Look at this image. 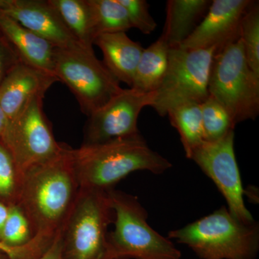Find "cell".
I'll return each instance as SVG.
<instances>
[{
    "label": "cell",
    "instance_id": "cell-1",
    "mask_svg": "<svg viewBox=\"0 0 259 259\" xmlns=\"http://www.w3.org/2000/svg\"><path fill=\"white\" fill-rule=\"evenodd\" d=\"M72 150L66 146L56 157L23 175L16 205L31 226L33 238L28 245L38 258L62 231L79 194Z\"/></svg>",
    "mask_w": 259,
    "mask_h": 259
},
{
    "label": "cell",
    "instance_id": "cell-2",
    "mask_svg": "<svg viewBox=\"0 0 259 259\" xmlns=\"http://www.w3.org/2000/svg\"><path fill=\"white\" fill-rule=\"evenodd\" d=\"M79 189L108 192L130 174L148 171L161 175L172 163L151 149L141 134L72 150Z\"/></svg>",
    "mask_w": 259,
    "mask_h": 259
},
{
    "label": "cell",
    "instance_id": "cell-3",
    "mask_svg": "<svg viewBox=\"0 0 259 259\" xmlns=\"http://www.w3.org/2000/svg\"><path fill=\"white\" fill-rule=\"evenodd\" d=\"M168 238L187 245L201 259H255L259 250V224L242 223L222 206L170 231Z\"/></svg>",
    "mask_w": 259,
    "mask_h": 259
},
{
    "label": "cell",
    "instance_id": "cell-4",
    "mask_svg": "<svg viewBox=\"0 0 259 259\" xmlns=\"http://www.w3.org/2000/svg\"><path fill=\"white\" fill-rule=\"evenodd\" d=\"M115 228L108 242L115 259H181L175 243L149 226L148 212L132 194L108 191Z\"/></svg>",
    "mask_w": 259,
    "mask_h": 259
},
{
    "label": "cell",
    "instance_id": "cell-5",
    "mask_svg": "<svg viewBox=\"0 0 259 259\" xmlns=\"http://www.w3.org/2000/svg\"><path fill=\"white\" fill-rule=\"evenodd\" d=\"M114 211L107 192L79 189L62 231V259H115L108 242Z\"/></svg>",
    "mask_w": 259,
    "mask_h": 259
},
{
    "label": "cell",
    "instance_id": "cell-6",
    "mask_svg": "<svg viewBox=\"0 0 259 259\" xmlns=\"http://www.w3.org/2000/svg\"><path fill=\"white\" fill-rule=\"evenodd\" d=\"M208 93L226 109L235 127L258 117L259 76L248 66L240 39L214 54Z\"/></svg>",
    "mask_w": 259,
    "mask_h": 259
},
{
    "label": "cell",
    "instance_id": "cell-7",
    "mask_svg": "<svg viewBox=\"0 0 259 259\" xmlns=\"http://www.w3.org/2000/svg\"><path fill=\"white\" fill-rule=\"evenodd\" d=\"M54 75L69 88L84 115H91L120 93V81L95 56L82 47L56 48Z\"/></svg>",
    "mask_w": 259,
    "mask_h": 259
},
{
    "label": "cell",
    "instance_id": "cell-8",
    "mask_svg": "<svg viewBox=\"0 0 259 259\" xmlns=\"http://www.w3.org/2000/svg\"><path fill=\"white\" fill-rule=\"evenodd\" d=\"M215 49H169L168 67L156 91L153 107L158 115L186 103H202L209 96L208 83Z\"/></svg>",
    "mask_w": 259,
    "mask_h": 259
},
{
    "label": "cell",
    "instance_id": "cell-9",
    "mask_svg": "<svg viewBox=\"0 0 259 259\" xmlns=\"http://www.w3.org/2000/svg\"><path fill=\"white\" fill-rule=\"evenodd\" d=\"M42 99L36 97L14 118L8 121L0 138L14 158L22 175L50 161L66 145L57 142L42 110Z\"/></svg>",
    "mask_w": 259,
    "mask_h": 259
},
{
    "label": "cell",
    "instance_id": "cell-10",
    "mask_svg": "<svg viewBox=\"0 0 259 259\" xmlns=\"http://www.w3.org/2000/svg\"><path fill=\"white\" fill-rule=\"evenodd\" d=\"M234 139L233 130L217 141H204L192 151L189 159L214 182L226 199L227 208L232 215L250 224L255 221L245 204V190L235 153Z\"/></svg>",
    "mask_w": 259,
    "mask_h": 259
},
{
    "label": "cell",
    "instance_id": "cell-11",
    "mask_svg": "<svg viewBox=\"0 0 259 259\" xmlns=\"http://www.w3.org/2000/svg\"><path fill=\"white\" fill-rule=\"evenodd\" d=\"M156 92L142 93L122 89L106 105L89 116L82 145H94L140 134L138 120L146 107H151Z\"/></svg>",
    "mask_w": 259,
    "mask_h": 259
},
{
    "label": "cell",
    "instance_id": "cell-12",
    "mask_svg": "<svg viewBox=\"0 0 259 259\" xmlns=\"http://www.w3.org/2000/svg\"><path fill=\"white\" fill-rule=\"evenodd\" d=\"M252 0H213L203 20L180 48L215 49L216 52L240 39V27Z\"/></svg>",
    "mask_w": 259,
    "mask_h": 259
},
{
    "label": "cell",
    "instance_id": "cell-13",
    "mask_svg": "<svg viewBox=\"0 0 259 259\" xmlns=\"http://www.w3.org/2000/svg\"><path fill=\"white\" fill-rule=\"evenodd\" d=\"M0 13L46 39L56 48L81 47L49 0H0Z\"/></svg>",
    "mask_w": 259,
    "mask_h": 259
},
{
    "label": "cell",
    "instance_id": "cell-14",
    "mask_svg": "<svg viewBox=\"0 0 259 259\" xmlns=\"http://www.w3.org/2000/svg\"><path fill=\"white\" fill-rule=\"evenodd\" d=\"M59 81L49 74L20 61L0 85V106L8 120L23 111L32 100L44 97L54 83Z\"/></svg>",
    "mask_w": 259,
    "mask_h": 259
},
{
    "label": "cell",
    "instance_id": "cell-15",
    "mask_svg": "<svg viewBox=\"0 0 259 259\" xmlns=\"http://www.w3.org/2000/svg\"><path fill=\"white\" fill-rule=\"evenodd\" d=\"M0 32L22 62L54 75L56 47L52 44L2 13Z\"/></svg>",
    "mask_w": 259,
    "mask_h": 259
},
{
    "label": "cell",
    "instance_id": "cell-16",
    "mask_svg": "<svg viewBox=\"0 0 259 259\" xmlns=\"http://www.w3.org/2000/svg\"><path fill=\"white\" fill-rule=\"evenodd\" d=\"M94 44L102 51L107 69L120 82L125 83L131 88L144 49L142 46L131 40L125 32L98 35Z\"/></svg>",
    "mask_w": 259,
    "mask_h": 259
},
{
    "label": "cell",
    "instance_id": "cell-17",
    "mask_svg": "<svg viewBox=\"0 0 259 259\" xmlns=\"http://www.w3.org/2000/svg\"><path fill=\"white\" fill-rule=\"evenodd\" d=\"M210 0H168L161 36L170 49L180 48L190 36L208 11Z\"/></svg>",
    "mask_w": 259,
    "mask_h": 259
},
{
    "label": "cell",
    "instance_id": "cell-18",
    "mask_svg": "<svg viewBox=\"0 0 259 259\" xmlns=\"http://www.w3.org/2000/svg\"><path fill=\"white\" fill-rule=\"evenodd\" d=\"M169 49L161 36L147 49H144L131 88L145 93L156 92L166 74Z\"/></svg>",
    "mask_w": 259,
    "mask_h": 259
},
{
    "label": "cell",
    "instance_id": "cell-19",
    "mask_svg": "<svg viewBox=\"0 0 259 259\" xmlns=\"http://www.w3.org/2000/svg\"><path fill=\"white\" fill-rule=\"evenodd\" d=\"M66 28L87 50L94 51L95 36L91 8L88 0H49Z\"/></svg>",
    "mask_w": 259,
    "mask_h": 259
},
{
    "label": "cell",
    "instance_id": "cell-20",
    "mask_svg": "<svg viewBox=\"0 0 259 259\" xmlns=\"http://www.w3.org/2000/svg\"><path fill=\"white\" fill-rule=\"evenodd\" d=\"M171 125L178 131L186 156L204 141L200 103L186 102L168 110Z\"/></svg>",
    "mask_w": 259,
    "mask_h": 259
},
{
    "label": "cell",
    "instance_id": "cell-21",
    "mask_svg": "<svg viewBox=\"0 0 259 259\" xmlns=\"http://www.w3.org/2000/svg\"><path fill=\"white\" fill-rule=\"evenodd\" d=\"M94 22L95 36L125 32L132 28L127 12L118 0H88Z\"/></svg>",
    "mask_w": 259,
    "mask_h": 259
},
{
    "label": "cell",
    "instance_id": "cell-22",
    "mask_svg": "<svg viewBox=\"0 0 259 259\" xmlns=\"http://www.w3.org/2000/svg\"><path fill=\"white\" fill-rule=\"evenodd\" d=\"M240 40L250 69L259 76V4L252 1L240 27Z\"/></svg>",
    "mask_w": 259,
    "mask_h": 259
},
{
    "label": "cell",
    "instance_id": "cell-23",
    "mask_svg": "<svg viewBox=\"0 0 259 259\" xmlns=\"http://www.w3.org/2000/svg\"><path fill=\"white\" fill-rule=\"evenodd\" d=\"M23 178L14 158L0 139V202L8 207L16 205Z\"/></svg>",
    "mask_w": 259,
    "mask_h": 259
},
{
    "label": "cell",
    "instance_id": "cell-24",
    "mask_svg": "<svg viewBox=\"0 0 259 259\" xmlns=\"http://www.w3.org/2000/svg\"><path fill=\"white\" fill-rule=\"evenodd\" d=\"M200 107L204 141H217L235 129L226 109L210 95L200 104Z\"/></svg>",
    "mask_w": 259,
    "mask_h": 259
},
{
    "label": "cell",
    "instance_id": "cell-25",
    "mask_svg": "<svg viewBox=\"0 0 259 259\" xmlns=\"http://www.w3.org/2000/svg\"><path fill=\"white\" fill-rule=\"evenodd\" d=\"M33 238L28 218L17 205L9 206L8 219L2 232L0 241L10 248L28 245Z\"/></svg>",
    "mask_w": 259,
    "mask_h": 259
},
{
    "label": "cell",
    "instance_id": "cell-26",
    "mask_svg": "<svg viewBox=\"0 0 259 259\" xmlns=\"http://www.w3.org/2000/svg\"><path fill=\"white\" fill-rule=\"evenodd\" d=\"M125 8L132 28L149 35L156 30L157 24L149 12V5L146 0H118Z\"/></svg>",
    "mask_w": 259,
    "mask_h": 259
},
{
    "label": "cell",
    "instance_id": "cell-27",
    "mask_svg": "<svg viewBox=\"0 0 259 259\" xmlns=\"http://www.w3.org/2000/svg\"><path fill=\"white\" fill-rule=\"evenodd\" d=\"M20 61L14 49L0 32V85L10 70Z\"/></svg>",
    "mask_w": 259,
    "mask_h": 259
},
{
    "label": "cell",
    "instance_id": "cell-28",
    "mask_svg": "<svg viewBox=\"0 0 259 259\" xmlns=\"http://www.w3.org/2000/svg\"><path fill=\"white\" fill-rule=\"evenodd\" d=\"M29 245L20 248H10L0 241V251L8 255L9 259H36Z\"/></svg>",
    "mask_w": 259,
    "mask_h": 259
},
{
    "label": "cell",
    "instance_id": "cell-29",
    "mask_svg": "<svg viewBox=\"0 0 259 259\" xmlns=\"http://www.w3.org/2000/svg\"><path fill=\"white\" fill-rule=\"evenodd\" d=\"M38 259H62V241L61 233L56 237L49 249Z\"/></svg>",
    "mask_w": 259,
    "mask_h": 259
},
{
    "label": "cell",
    "instance_id": "cell-30",
    "mask_svg": "<svg viewBox=\"0 0 259 259\" xmlns=\"http://www.w3.org/2000/svg\"><path fill=\"white\" fill-rule=\"evenodd\" d=\"M9 213V207L0 202V238Z\"/></svg>",
    "mask_w": 259,
    "mask_h": 259
},
{
    "label": "cell",
    "instance_id": "cell-31",
    "mask_svg": "<svg viewBox=\"0 0 259 259\" xmlns=\"http://www.w3.org/2000/svg\"><path fill=\"white\" fill-rule=\"evenodd\" d=\"M8 121H9V120H8L4 111H3V109H2L1 106H0V138H1L2 136L4 134L7 125H8Z\"/></svg>",
    "mask_w": 259,
    "mask_h": 259
},
{
    "label": "cell",
    "instance_id": "cell-32",
    "mask_svg": "<svg viewBox=\"0 0 259 259\" xmlns=\"http://www.w3.org/2000/svg\"><path fill=\"white\" fill-rule=\"evenodd\" d=\"M0 259H9V258H8V255L0 251Z\"/></svg>",
    "mask_w": 259,
    "mask_h": 259
}]
</instances>
